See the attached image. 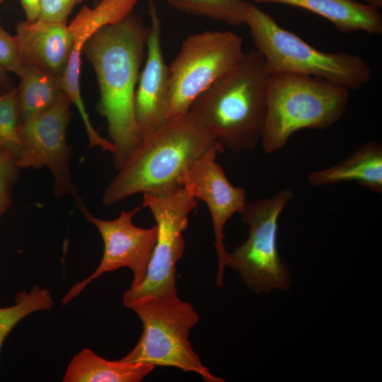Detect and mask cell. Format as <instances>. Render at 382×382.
<instances>
[{"label":"cell","mask_w":382,"mask_h":382,"mask_svg":"<svg viewBox=\"0 0 382 382\" xmlns=\"http://www.w3.org/2000/svg\"><path fill=\"white\" fill-rule=\"evenodd\" d=\"M149 30L140 16L130 13L121 21L98 30L82 51L96 74L100 91L98 110L106 119L115 147L113 163L117 170L141 140L134 99Z\"/></svg>","instance_id":"6da1fadb"},{"label":"cell","mask_w":382,"mask_h":382,"mask_svg":"<svg viewBox=\"0 0 382 382\" xmlns=\"http://www.w3.org/2000/svg\"><path fill=\"white\" fill-rule=\"evenodd\" d=\"M268 76L262 56L252 49L202 93L187 113L224 149L253 150L265 120Z\"/></svg>","instance_id":"7a4b0ae2"},{"label":"cell","mask_w":382,"mask_h":382,"mask_svg":"<svg viewBox=\"0 0 382 382\" xmlns=\"http://www.w3.org/2000/svg\"><path fill=\"white\" fill-rule=\"evenodd\" d=\"M219 144L187 112L169 120L142 138L106 188L109 206L137 193L170 194L180 187L185 173Z\"/></svg>","instance_id":"3957f363"},{"label":"cell","mask_w":382,"mask_h":382,"mask_svg":"<svg viewBox=\"0 0 382 382\" xmlns=\"http://www.w3.org/2000/svg\"><path fill=\"white\" fill-rule=\"evenodd\" d=\"M245 25L267 72L290 73L320 78L349 90L368 83L372 69L361 57L346 52H325L280 26L253 2L243 3Z\"/></svg>","instance_id":"277c9868"},{"label":"cell","mask_w":382,"mask_h":382,"mask_svg":"<svg viewBox=\"0 0 382 382\" xmlns=\"http://www.w3.org/2000/svg\"><path fill=\"white\" fill-rule=\"evenodd\" d=\"M349 90L327 80L296 74L268 76L267 112L261 144L267 154L283 148L296 132L324 129L345 114Z\"/></svg>","instance_id":"5b68a950"},{"label":"cell","mask_w":382,"mask_h":382,"mask_svg":"<svg viewBox=\"0 0 382 382\" xmlns=\"http://www.w3.org/2000/svg\"><path fill=\"white\" fill-rule=\"evenodd\" d=\"M143 324L142 335L135 347L121 360L154 366H168L199 375L207 382H223L203 365L189 340L191 329L198 323L194 307L177 296L146 294L130 301Z\"/></svg>","instance_id":"8992f818"},{"label":"cell","mask_w":382,"mask_h":382,"mask_svg":"<svg viewBox=\"0 0 382 382\" xmlns=\"http://www.w3.org/2000/svg\"><path fill=\"white\" fill-rule=\"evenodd\" d=\"M294 192L284 189L272 197L247 202L240 213L248 226L247 240L228 253L227 266L236 270L255 293L287 290L291 279L278 252V221Z\"/></svg>","instance_id":"52a82bcc"},{"label":"cell","mask_w":382,"mask_h":382,"mask_svg":"<svg viewBox=\"0 0 382 382\" xmlns=\"http://www.w3.org/2000/svg\"><path fill=\"white\" fill-rule=\"evenodd\" d=\"M243 39L231 31L206 30L188 36L169 65V120L185 115L192 102L243 57Z\"/></svg>","instance_id":"ba28073f"},{"label":"cell","mask_w":382,"mask_h":382,"mask_svg":"<svg viewBox=\"0 0 382 382\" xmlns=\"http://www.w3.org/2000/svg\"><path fill=\"white\" fill-rule=\"evenodd\" d=\"M197 198L185 186L165 195H143L142 207L154 216L157 228L156 243L144 282L128 289L122 296L126 306L146 294L177 296L176 264L185 249L183 232L188 226V216Z\"/></svg>","instance_id":"9c48e42d"},{"label":"cell","mask_w":382,"mask_h":382,"mask_svg":"<svg viewBox=\"0 0 382 382\" xmlns=\"http://www.w3.org/2000/svg\"><path fill=\"white\" fill-rule=\"evenodd\" d=\"M71 104L63 91L47 110L19 124L21 151L16 162L23 168L48 167L54 180L55 196L69 195L76 200L79 196L69 163L71 149L66 138Z\"/></svg>","instance_id":"30bf717a"},{"label":"cell","mask_w":382,"mask_h":382,"mask_svg":"<svg viewBox=\"0 0 382 382\" xmlns=\"http://www.w3.org/2000/svg\"><path fill=\"white\" fill-rule=\"evenodd\" d=\"M76 204L84 218L99 231L103 241V254L96 270L69 289L62 300V304L68 303L103 274L120 267H128L132 272L131 289L140 286L145 279L156 243V226L143 228L134 225L132 218L141 209V207L130 211H121L115 219L103 220L92 215L80 198L76 199Z\"/></svg>","instance_id":"8fae6325"},{"label":"cell","mask_w":382,"mask_h":382,"mask_svg":"<svg viewBox=\"0 0 382 382\" xmlns=\"http://www.w3.org/2000/svg\"><path fill=\"white\" fill-rule=\"evenodd\" d=\"M224 150L220 144L212 148L194 163L181 179L182 186L187 187L197 199L202 200L210 212L214 245L218 257L216 287L223 286L228 259V252L224 244V227L234 214L242 212L247 202L245 190L233 185L216 161L217 154Z\"/></svg>","instance_id":"7c38bea8"},{"label":"cell","mask_w":382,"mask_h":382,"mask_svg":"<svg viewBox=\"0 0 382 382\" xmlns=\"http://www.w3.org/2000/svg\"><path fill=\"white\" fill-rule=\"evenodd\" d=\"M151 24L145 63L141 70L134 99L135 116L141 139L169 120L171 84L169 66L161 46V25L153 0H149Z\"/></svg>","instance_id":"4fadbf2b"},{"label":"cell","mask_w":382,"mask_h":382,"mask_svg":"<svg viewBox=\"0 0 382 382\" xmlns=\"http://www.w3.org/2000/svg\"><path fill=\"white\" fill-rule=\"evenodd\" d=\"M16 30L15 38L23 62L34 63L62 77L73 43L66 23L38 18L19 23Z\"/></svg>","instance_id":"5bb4252c"},{"label":"cell","mask_w":382,"mask_h":382,"mask_svg":"<svg viewBox=\"0 0 382 382\" xmlns=\"http://www.w3.org/2000/svg\"><path fill=\"white\" fill-rule=\"evenodd\" d=\"M257 4H282L309 11L329 21L340 33H382L378 9L355 0H251Z\"/></svg>","instance_id":"9a60e30c"},{"label":"cell","mask_w":382,"mask_h":382,"mask_svg":"<svg viewBox=\"0 0 382 382\" xmlns=\"http://www.w3.org/2000/svg\"><path fill=\"white\" fill-rule=\"evenodd\" d=\"M308 183L315 187L356 182L371 191L382 192V146L369 141L340 163L310 173Z\"/></svg>","instance_id":"2e32d148"},{"label":"cell","mask_w":382,"mask_h":382,"mask_svg":"<svg viewBox=\"0 0 382 382\" xmlns=\"http://www.w3.org/2000/svg\"><path fill=\"white\" fill-rule=\"evenodd\" d=\"M155 366L143 363L107 360L89 349L73 357L65 371L64 382H139Z\"/></svg>","instance_id":"e0dca14e"},{"label":"cell","mask_w":382,"mask_h":382,"mask_svg":"<svg viewBox=\"0 0 382 382\" xmlns=\"http://www.w3.org/2000/svg\"><path fill=\"white\" fill-rule=\"evenodd\" d=\"M20 78L18 108L22 121L47 110L63 92L61 77L30 62L23 61Z\"/></svg>","instance_id":"ac0fdd59"},{"label":"cell","mask_w":382,"mask_h":382,"mask_svg":"<svg viewBox=\"0 0 382 382\" xmlns=\"http://www.w3.org/2000/svg\"><path fill=\"white\" fill-rule=\"evenodd\" d=\"M54 302L50 291L35 286L29 291H23L16 296V303L0 307V351L14 327L28 315L50 310Z\"/></svg>","instance_id":"d6986e66"},{"label":"cell","mask_w":382,"mask_h":382,"mask_svg":"<svg viewBox=\"0 0 382 382\" xmlns=\"http://www.w3.org/2000/svg\"><path fill=\"white\" fill-rule=\"evenodd\" d=\"M187 14L206 17L238 27L245 25L244 0H166Z\"/></svg>","instance_id":"ffe728a7"},{"label":"cell","mask_w":382,"mask_h":382,"mask_svg":"<svg viewBox=\"0 0 382 382\" xmlns=\"http://www.w3.org/2000/svg\"><path fill=\"white\" fill-rule=\"evenodd\" d=\"M18 88L0 96V146L17 160L21 151L18 134Z\"/></svg>","instance_id":"44dd1931"},{"label":"cell","mask_w":382,"mask_h":382,"mask_svg":"<svg viewBox=\"0 0 382 382\" xmlns=\"http://www.w3.org/2000/svg\"><path fill=\"white\" fill-rule=\"evenodd\" d=\"M16 159L8 151L0 153V216L11 204V189L16 178L18 169Z\"/></svg>","instance_id":"7402d4cb"},{"label":"cell","mask_w":382,"mask_h":382,"mask_svg":"<svg viewBox=\"0 0 382 382\" xmlns=\"http://www.w3.org/2000/svg\"><path fill=\"white\" fill-rule=\"evenodd\" d=\"M0 65L19 77L23 69V62L15 36H11L0 23Z\"/></svg>","instance_id":"603a6c76"},{"label":"cell","mask_w":382,"mask_h":382,"mask_svg":"<svg viewBox=\"0 0 382 382\" xmlns=\"http://www.w3.org/2000/svg\"><path fill=\"white\" fill-rule=\"evenodd\" d=\"M81 0H42L39 19L66 23L68 16Z\"/></svg>","instance_id":"cb8c5ba5"},{"label":"cell","mask_w":382,"mask_h":382,"mask_svg":"<svg viewBox=\"0 0 382 382\" xmlns=\"http://www.w3.org/2000/svg\"><path fill=\"white\" fill-rule=\"evenodd\" d=\"M26 16V21H33L39 18L42 0H19Z\"/></svg>","instance_id":"d4e9b609"},{"label":"cell","mask_w":382,"mask_h":382,"mask_svg":"<svg viewBox=\"0 0 382 382\" xmlns=\"http://www.w3.org/2000/svg\"><path fill=\"white\" fill-rule=\"evenodd\" d=\"M366 4L376 8L379 9L382 8V0H365Z\"/></svg>","instance_id":"484cf974"},{"label":"cell","mask_w":382,"mask_h":382,"mask_svg":"<svg viewBox=\"0 0 382 382\" xmlns=\"http://www.w3.org/2000/svg\"><path fill=\"white\" fill-rule=\"evenodd\" d=\"M5 69L0 65V76H2L5 72Z\"/></svg>","instance_id":"4316f807"},{"label":"cell","mask_w":382,"mask_h":382,"mask_svg":"<svg viewBox=\"0 0 382 382\" xmlns=\"http://www.w3.org/2000/svg\"><path fill=\"white\" fill-rule=\"evenodd\" d=\"M4 151V150L0 146V153Z\"/></svg>","instance_id":"83f0119b"},{"label":"cell","mask_w":382,"mask_h":382,"mask_svg":"<svg viewBox=\"0 0 382 382\" xmlns=\"http://www.w3.org/2000/svg\"><path fill=\"white\" fill-rule=\"evenodd\" d=\"M96 1V3H98L100 0H95Z\"/></svg>","instance_id":"f1b7e54d"},{"label":"cell","mask_w":382,"mask_h":382,"mask_svg":"<svg viewBox=\"0 0 382 382\" xmlns=\"http://www.w3.org/2000/svg\"><path fill=\"white\" fill-rule=\"evenodd\" d=\"M1 2H2V0H0V3H1Z\"/></svg>","instance_id":"f546056e"}]
</instances>
